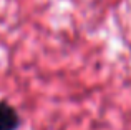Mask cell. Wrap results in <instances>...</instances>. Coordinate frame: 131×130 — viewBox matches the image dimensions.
<instances>
[{"mask_svg": "<svg viewBox=\"0 0 131 130\" xmlns=\"http://www.w3.org/2000/svg\"><path fill=\"white\" fill-rule=\"evenodd\" d=\"M22 125L18 112L8 102H0V130H18Z\"/></svg>", "mask_w": 131, "mask_h": 130, "instance_id": "cell-1", "label": "cell"}]
</instances>
